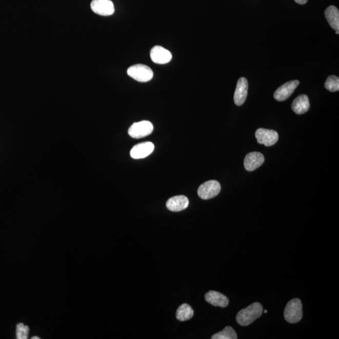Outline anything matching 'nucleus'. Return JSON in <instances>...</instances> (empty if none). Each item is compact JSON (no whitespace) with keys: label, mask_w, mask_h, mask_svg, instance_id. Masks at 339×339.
Masks as SVG:
<instances>
[{"label":"nucleus","mask_w":339,"mask_h":339,"mask_svg":"<svg viewBox=\"0 0 339 339\" xmlns=\"http://www.w3.org/2000/svg\"><path fill=\"white\" fill-rule=\"evenodd\" d=\"M265 313H267V310H265Z\"/></svg>","instance_id":"nucleus-23"},{"label":"nucleus","mask_w":339,"mask_h":339,"mask_svg":"<svg viewBox=\"0 0 339 339\" xmlns=\"http://www.w3.org/2000/svg\"><path fill=\"white\" fill-rule=\"evenodd\" d=\"M263 313V307L260 303H254L238 312L236 321L242 326H248L260 317Z\"/></svg>","instance_id":"nucleus-1"},{"label":"nucleus","mask_w":339,"mask_h":339,"mask_svg":"<svg viewBox=\"0 0 339 339\" xmlns=\"http://www.w3.org/2000/svg\"><path fill=\"white\" fill-rule=\"evenodd\" d=\"M91 8L92 12L101 16H110L114 12V4L111 0H92Z\"/></svg>","instance_id":"nucleus-7"},{"label":"nucleus","mask_w":339,"mask_h":339,"mask_svg":"<svg viewBox=\"0 0 339 339\" xmlns=\"http://www.w3.org/2000/svg\"><path fill=\"white\" fill-rule=\"evenodd\" d=\"M284 316L285 320L291 324H295L302 320L303 316L302 304L301 300H291L285 307Z\"/></svg>","instance_id":"nucleus-2"},{"label":"nucleus","mask_w":339,"mask_h":339,"mask_svg":"<svg viewBox=\"0 0 339 339\" xmlns=\"http://www.w3.org/2000/svg\"><path fill=\"white\" fill-rule=\"evenodd\" d=\"M257 142L266 147H271L276 144L278 140V134L276 131L259 128L255 133Z\"/></svg>","instance_id":"nucleus-6"},{"label":"nucleus","mask_w":339,"mask_h":339,"mask_svg":"<svg viewBox=\"0 0 339 339\" xmlns=\"http://www.w3.org/2000/svg\"><path fill=\"white\" fill-rule=\"evenodd\" d=\"M325 88L328 91L330 92H337L339 90V79L335 75H330L328 77L326 83H325Z\"/></svg>","instance_id":"nucleus-19"},{"label":"nucleus","mask_w":339,"mask_h":339,"mask_svg":"<svg viewBox=\"0 0 339 339\" xmlns=\"http://www.w3.org/2000/svg\"><path fill=\"white\" fill-rule=\"evenodd\" d=\"M325 16L330 27L336 31V34L338 35L339 32V12L337 7L330 6L325 11Z\"/></svg>","instance_id":"nucleus-16"},{"label":"nucleus","mask_w":339,"mask_h":339,"mask_svg":"<svg viewBox=\"0 0 339 339\" xmlns=\"http://www.w3.org/2000/svg\"><path fill=\"white\" fill-rule=\"evenodd\" d=\"M32 339H40V337H36V336H35V337H32Z\"/></svg>","instance_id":"nucleus-22"},{"label":"nucleus","mask_w":339,"mask_h":339,"mask_svg":"<svg viewBox=\"0 0 339 339\" xmlns=\"http://www.w3.org/2000/svg\"><path fill=\"white\" fill-rule=\"evenodd\" d=\"M155 146L151 142L142 143L134 146L130 152L131 157L134 159H141L147 157L153 152Z\"/></svg>","instance_id":"nucleus-11"},{"label":"nucleus","mask_w":339,"mask_h":339,"mask_svg":"<svg viewBox=\"0 0 339 339\" xmlns=\"http://www.w3.org/2000/svg\"><path fill=\"white\" fill-rule=\"evenodd\" d=\"M150 57L153 63L165 64L169 63L172 60V55L169 50L157 46L153 47L151 50Z\"/></svg>","instance_id":"nucleus-9"},{"label":"nucleus","mask_w":339,"mask_h":339,"mask_svg":"<svg viewBox=\"0 0 339 339\" xmlns=\"http://www.w3.org/2000/svg\"><path fill=\"white\" fill-rule=\"evenodd\" d=\"M248 82L245 77H241L237 81L236 90L234 95V101L237 106H242L245 103L248 96Z\"/></svg>","instance_id":"nucleus-10"},{"label":"nucleus","mask_w":339,"mask_h":339,"mask_svg":"<svg viewBox=\"0 0 339 339\" xmlns=\"http://www.w3.org/2000/svg\"><path fill=\"white\" fill-rule=\"evenodd\" d=\"M265 156L260 152H251L246 155L244 165L246 170L252 172L262 166L264 163Z\"/></svg>","instance_id":"nucleus-12"},{"label":"nucleus","mask_w":339,"mask_h":339,"mask_svg":"<svg viewBox=\"0 0 339 339\" xmlns=\"http://www.w3.org/2000/svg\"><path fill=\"white\" fill-rule=\"evenodd\" d=\"M129 76L140 83L148 82L152 79L153 72L150 67L144 64H136L127 70Z\"/></svg>","instance_id":"nucleus-3"},{"label":"nucleus","mask_w":339,"mask_h":339,"mask_svg":"<svg viewBox=\"0 0 339 339\" xmlns=\"http://www.w3.org/2000/svg\"><path fill=\"white\" fill-rule=\"evenodd\" d=\"M295 2L300 5L306 4L308 0H295Z\"/></svg>","instance_id":"nucleus-21"},{"label":"nucleus","mask_w":339,"mask_h":339,"mask_svg":"<svg viewBox=\"0 0 339 339\" xmlns=\"http://www.w3.org/2000/svg\"><path fill=\"white\" fill-rule=\"evenodd\" d=\"M205 299L209 304L215 307L225 308L229 305V299L218 291H209L206 294Z\"/></svg>","instance_id":"nucleus-14"},{"label":"nucleus","mask_w":339,"mask_h":339,"mask_svg":"<svg viewBox=\"0 0 339 339\" xmlns=\"http://www.w3.org/2000/svg\"><path fill=\"white\" fill-rule=\"evenodd\" d=\"M153 126L148 121H142L134 123L129 128L128 134L133 138L139 139L150 135L153 132Z\"/></svg>","instance_id":"nucleus-5"},{"label":"nucleus","mask_w":339,"mask_h":339,"mask_svg":"<svg viewBox=\"0 0 339 339\" xmlns=\"http://www.w3.org/2000/svg\"><path fill=\"white\" fill-rule=\"evenodd\" d=\"M212 339H237L236 332L231 327H226L220 332L212 335Z\"/></svg>","instance_id":"nucleus-18"},{"label":"nucleus","mask_w":339,"mask_h":339,"mask_svg":"<svg viewBox=\"0 0 339 339\" xmlns=\"http://www.w3.org/2000/svg\"><path fill=\"white\" fill-rule=\"evenodd\" d=\"M310 107L309 97L305 94L300 95L294 99L291 109L297 114H303L309 110Z\"/></svg>","instance_id":"nucleus-15"},{"label":"nucleus","mask_w":339,"mask_h":339,"mask_svg":"<svg viewBox=\"0 0 339 339\" xmlns=\"http://www.w3.org/2000/svg\"><path fill=\"white\" fill-rule=\"evenodd\" d=\"M194 313V310L189 305L184 304L176 310V316L179 321L184 322L191 319Z\"/></svg>","instance_id":"nucleus-17"},{"label":"nucleus","mask_w":339,"mask_h":339,"mask_svg":"<svg viewBox=\"0 0 339 339\" xmlns=\"http://www.w3.org/2000/svg\"><path fill=\"white\" fill-rule=\"evenodd\" d=\"M299 85L300 82L298 80L291 81L285 83L274 92V99L278 102H284V101L287 100L293 93Z\"/></svg>","instance_id":"nucleus-8"},{"label":"nucleus","mask_w":339,"mask_h":339,"mask_svg":"<svg viewBox=\"0 0 339 339\" xmlns=\"http://www.w3.org/2000/svg\"><path fill=\"white\" fill-rule=\"evenodd\" d=\"M189 201L186 196L177 195L170 198L167 202V209L172 212H180L187 208Z\"/></svg>","instance_id":"nucleus-13"},{"label":"nucleus","mask_w":339,"mask_h":339,"mask_svg":"<svg viewBox=\"0 0 339 339\" xmlns=\"http://www.w3.org/2000/svg\"><path fill=\"white\" fill-rule=\"evenodd\" d=\"M29 327L24 324L19 323L16 326V338L27 339L29 337Z\"/></svg>","instance_id":"nucleus-20"},{"label":"nucleus","mask_w":339,"mask_h":339,"mask_svg":"<svg viewBox=\"0 0 339 339\" xmlns=\"http://www.w3.org/2000/svg\"><path fill=\"white\" fill-rule=\"evenodd\" d=\"M221 186L220 182L216 181H209L205 182L198 187V196L204 200H211L220 194Z\"/></svg>","instance_id":"nucleus-4"}]
</instances>
